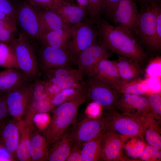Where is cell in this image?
<instances>
[{
  "label": "cell",
  "mask_w": 161,
  "mask_h": 161,
  "mask_svg": "<svg viewBox=\"0 0 161 161\" xmlns=\"http://www.w3.org/2000/svg\"><path fill=\"white\" fill-rule=\"evenodd\" d=\"M96 24L99 40L112 52L130 58L140 64L148 60V54L127 29L113 26L102 18Z\"/></svg>",
  "instance_id": "1"
},
{
  "label": "cell",
  "mask_w": 161,
  "mask_h": 161,
  "mask_svg": "<svg viewBox=\"0 0 161 161\" xmlns=\"http://www.w3.org/2000/svg\"><path fill=\"white\" fill-rule=\"evenodd\" d=\"M86 99L85 92L57 106L50 123L43 131L49 147L56 141L73 123L79 106Z\"/></svg>",
  "instance_id": "2"
},
{
  "label": "cell",
  "mask_w": 161,
  "mask_h": 161,
  "mask_svg": "<svg viewBox=\"0 0 161 161\" xmlns=\"http://www.w3.org/2000/svg\"><path fill=\"white\" fill-rule=\"evenodd\" d=\"M9 44L14 50L21 71L30 81L39 79L41 74L35 44L21 33Z\"/></svg>",
  "instance_id": "3"
},
{
  "label": "cell",
  "mask_w": 161,
  "mask_h": 161,
  "mask_svg": "<svg viewBox=\"0 0 161 161\" xmlns=\"http://www.w3.org/2000/svg\"><path fill=\"white\" fill-rule=\"evenodd\" d=\"M103 115L104 130L112 131L122 137H142L145 132L143 117L118 112L107 110Z\"/></svg>",
  "instance_id": "4"
},
{
  "label": "cell",
  "mask_w": 161,
  "mask_h": 161,
  "mask_svg": "<svg viewBox=\"0 0 161 161\" xmlns=\"http://www.w3.org/2000/svg\"><path fill=\"white\" fill-rule=\"evenodd\" d=\"M84 81L86 98L106 110L114 109L121 93L114 87L93 77Z\"/></svg>",
  "instance_id": "5"
},
{
  "label": "cell",
  "mask_w": 161,
  "mask_h": 161,
  "mask_svg": "<svg viewBox=\"0 0 161 161\" xmlns=\"http://www.w3.org/2000/svg\"><path fill=\"white\" fill-rule=\"evenodd\" d=\"M15 6L16 22L21 33L35 44L40 34L38 10L26 0L17 2Z\"/></svg>",
  "instance_id": "6"
},
{
  "label": "cell",
  "mask_w": 161,
  "mask_h": 161,
  "mask_svg": "<svg viewBox=\"0 0 161 161\" xmlns=\"http://www.w3.org/2000/svg\"><path fill=\"white\" fill-rule=\"evenodd\" d=\"M158 2H159L152 0L146 5L140 7L137 23L136 38L143 48L144 47L150 52L151 51L156 31L155 8Z\"/></svg>",
  "instance_id": "7"
},
{
  "label": "cell",
  "mask_w": 161,
  "mask_h": 161,
  "mask_svg": "<svg viewBox=\"0 0 161 161\" xmlns=\"http://www.w3.org/2000/svg\"><path fill=\"white\" fill-rule=\"evenodd\" d=\"M95 25L88 18L75 25L67 49L74 59L79 53L98 40Z\"/></svg>",
  "instance_id": "8"
},
{
  "label": "cell",
  "mask_w": 161,
  "mask_h": 161,
  "mask_svg": "<svg viewBox=\"0 0 161 161\" xmlns=\"http://www.w3.org/2000/svg\"><path fill=\"white\" fill-rule=\"evenodd\" d=\"M34 81L24 83L6 93V102L9 115L20 120L32 99Z\"/></svg>",
  "instance_id": "9"
},
{
  "label": "cell",
  "mask_w": 161,
  "mask_h": 161,
  "mask_svg": "<svg viewBox=\"0 0 161 161\" xmlns=\"http://www.w3.org/2000/svg\"><path fill=\"white\" fill-rule=\"evenodd\" d=\"M39 69L41 73L69 66L74 58L67 49L41 45L37 50Z\"/></svg>",
  "instance_id": "10"
},
{
  "label": "cell",
  "mask_w": 161,
  "mask_h": 161,
  "mask_svg": "<svg viewBox=\"0 0 161 161\" xmlns=\"http://www.w3.org/2000/svg\"><path fill=\"white\" fill-rule=\"evenodd\" d=\"M42 75L45 83L54 85L61 91L84 84L83 74L78 69L69 66L48 71Z\"/></svg>",
  "instance_id": "11"
},
{
  "label": "cell",
  "mask_w": 161,
  "mask_h": 161,
  "mask_svg": "<svg viewBox=\"0 0 161 161\" xmlns=\"http://www.w3.org/2000/svg\"><path fill=\"white\" fill-rule=\"evenodd\" d=\"M112 53L98 39L93 44L79 53L74 58V62L83 75L88 76L100 60L109 58Z\"/></svg>",
  "instance_id": "12"
},
{
  "label": "cell",
  "mask_w": 161,
  "mask_h": 161,
  "mask_svg": "<svg viewBox=\"0 0 161 161\" xmlns=\"http://www.w3.org/2000/svg\"><path fill=\"white\" fill-rule=\"evenodd\" d=\"M104 129V120L102 114L97 117H88L84 119L72 131V147L80 148L84 144L103 133Z\"/></svg>",
  "instance_id": "13"
},
{
  "label": "cell",
  "mask_w": 161,
  "mask_h": 161,
  "mask_svg": "<svg viewBox=\"0 0 161 161\" xmlns=\"http://www.w3.org/2000/svg\"><path fill=\"white\" fill-rule=\"evenodd\" d=\"M139 14L136 3L134 0H120L112 20L115 26L126 29L136 38Z\"/></svg>",
  "instance_id": "14"
},
{
  "label": "cell",
  "mask_w": 161,
  "mask_h": 161,
  "mask_svg": "<svg viewBox=\"0 0 161 161\" xmlns=\"http://www.w3.org/2000/svg\"><path fill=\"white\" fill-rule=\"evenodd\" d=\"M121 113L143 117L151 112L146 97L121 93L114 109Z\"/></svg>",
  "instance_id": "15"
},
{
  "label": "cell",
  "mask_w": 161,
  "mask_h": 161,
  "mask_svg": "<svg viewBox=\"0 0 161 161\" xmlns=\"http://www.w3.org/2000/svg\"><path fill=\"white\" fill-rule=\"evenodd\" d=\"M122 137L109 131L104 130L101 141L100 160L127 161L122 150Z\"/></svg>",
  "instance_id": "16"
},
{
  "label": "cell",
  "mask_w": 161,
  "mask_h": 161,
  "mask_svg": "<svg viewBox=\"0 0 161 161\" xmlns=\"http://www.w3.org/2000/svg\"><path fill=\"white\" fill-rule=\"evenodd\" d=\"M93 77L112 86L120 92L122 82L114 61L108 58L100 60L87 76Z\"/></svg>",
  "instance_id": "17"
},
{
  "label": "cell",
  "mask_w": 161,
  "mask_h": 161,
  "mask_svg": "<svg viewBox=\"0 0 161 161\" xmlns=\"http://www.w3.org/2000/svg\"><path fill=\"white\" fill-rule=\"evenodd\" d=\"M75 25H67L57 30L41 34L38 41L41 45L67 49Z\"/></svg>",
  "instance_id": "18"
},
{
  "label": "cell",
  "mask_w": 161,
  "mask_h": 161,
  "mask_svg": "<svg viewBox=\"0 0 161 161\" xmlns=\"http://www.w3.org/2000/svg\"><path fill=\"white\" fill-rule=\"evenodd\" d=\"M114 61L122 82V86L126 83L142 79V68L140 64L134 60L118 56L117 59Z\"/></svg>",
  "instance_id": "19"
},
{
  "label": "cell",
  "mask_w": 161,
  "mask_h": 161,
  "mask_svg": "<svg viewBox=\"0 0 161 161\" xmlns=\"http://www.w3.org/2000/svg\"><path fill=\"white\" fill-rule=\"evenodd\" d=\"M55 12L63 22L68 25H75L83 22L88 15L87 9L62 0L58 3Z\"/></svg>",
  "instance_id": "20"
},
{
  "label": "cell",
  "mask_w": 161,
  "mask_h": 161,
  "mask_svg": "<svg viewBox=\"0 0 161 161\" xmlns=\"http://www.w3.org/2000/svg\"><path fill=\"white\" fill-rule=\"evenodd\" d=\"M19 121L13 118L7 120L0 128V141L16 159L19 140Z\"/></svg>",
  "instance_id": "21"
},
{
  "label": "cell",
  "mask_w": 161,
  "mask_h": 161,
  "mask_svg": "<svg viewBox=\"0 0 161 161\" xmlns=\"http://www.w3.org/2000/svg\"><path fill=\"white\" fill-rule=\"evenodd\" d=\"M54 107L51 103L50 97L47 93L33 91L31 100L23 119L31 123L36 114L48 113Z\"/></svg>",
  "instance_id": "22"
},
{
  "label": "cell",
  "mask_w": 161,
  "mask_h": 161,
  "mask_svg": "<svg viewBox=\"0 0 161 161\" xmlns=\"http://www.w3.org/2000/svg\"><path fill=\"white\" fill-rule=\"evenodd\" d=\"M72 132H66L52 145L47 161H64L71 152L73 144Z\"/></svg>",
  "instance_id": "23"
},
{
  "label": "cell",
  "mask_w": 161,
  "mask_h": 161,
  "mask_svg": "<svg viewBox=\"0 0 161 161\" xmlns=\"http://www.w3.org/2000/svg\"><path fill=\"white\" fill-rule=\"evenodd\" d=\"M19 140L16 153V160L20 161H31L29 149L32 133L35 128L23 119L19 120Z\"/></svg>",
  "instance_id": "24"
},
{
  "label": "cell",
  "mask_w": 161,
  "mask_h": 161,
  "mask_svg": "<svg viewBox=\"0 0 161 161\" xmlns=\"http://www.w3.org/2000/svg\"><path fill=\"white\" fill-rule=\"evenodd\" d=\"M49 146L45 136L35 128L31 134L29 154L31 161H47Z\"/></svg>",
  "instance_id": "25"
},
{
  "label": "cell",
  "mask_w": 161,
  "mask_h": 161,
  "mask_svg": "<svg viewBox=\"0 0 161 161\" xmlns=\"http://www.w3.org/2000/svg\"><path fill=\"white\" fill-rule=\"evenodd\" d=\"M30 81L19 69H6L0 71V94L7 93Z\"/></svg>",
  "instance_id": "26"
},
{
  "label": "cell",
  "mask_w": 161,
  "mask_h": 161,
  "mask_svg": "<svg viewBox=\"0 0 161 161\" xmlns=\"http://www.w3.org/2000/svg\"><path fill=\"white\" fill-rule=\"evenodd\" d=\"M38 10L40 27V35L68 25L63 22L55 11L49 9Z\"/></svg>",
  "instance_id": "27"
},
{
  "label": "cell",
  "mask_w": 161,
  "mask_h": 161,
  "mask_svg": "<svg viewBox=\"0 0 161 161\" xmlns=\"http://www.w3.org/2000/svg\"><path fill=\"white\" fill-rule=\"evenodd\" d=\"M160 121L152 114L150 113L143 118L145 138L147 143L161 150L160 130L157 122Z\"/></svg>",
  "instance_id": "28"
},
{
  "label": "cell",
  "mask_w": 161,
  "mask_h": 161,
  "mask_svg": "<svg viewBox=\"0 0 161 161\" xmlns=\"http://www.w3.org/2000/svg\"><path fill=\"white\" fill-rule=\"evenodd\" d=\"M103 133L86 143L81 147L82 161H100L101 141Z\"/></svg>",
  "instance_id": "29"
},
{
  "label": "cell",
  "mask_w": 161,
  "mask_h": 161,
  "mask_svg": "<svg viewBox=\"0 0 161 161\" xmlns=\"http://www.w3.org/2000/svg\"><path fill=\"white\" fill-rule=\"evenodd\" d=\"M84 92V84L76 87L64 89L51 97V102L55 107L71 100Z\"/></svg>",
  "instance_id": "30"
},
{
  "label": "cell",
  "mask_w": 161,
  "mask_h": 161,
  "mask_svg": "<svg viewBox=\"0 0 161 161\" xmlns=\"http://www.w3.org/2000/svg\"><path fill=\"white\" fill-rule=\"evenodd\" d=\"M0 66L5 69H19L14 52L10 44L0 43Z\"/></svg>",
  "instance_id": "31"
},
{
  "label": "cell",
  "mask_w": 161,
  "mask_h": 161,
  "mask_svg": "<svg viewBox=\"0 0 161 161\" xmlns=\"http://www.w3.org/2000/svg\"><path fill=\"white\" fill-rule=\"evenodd\" d=\"M16 23L11 19H0V43L9 44L16 37Z\"/></svg>",
  "instance_id": "32"
},
{
  "label": "cell",
  "mask_w": 161,
  "mask_h": 161,
  "mask_svg": "<svg viewBox=\"0 0 161 161\" xmlns=\"http://www.w3.org/2000/svg\"><path fill=\"white\" fill-rule=\"evenodd\" d=\"M148 86L143 80L124 83L120 90L121 93L142 95L148 91Z\"/></svg>",
  "instance_id": "33"
},
{
  "label": "cell",
  "mask_w": 161,
  "mask_h": 161,
  "mask_svg": "<svg viewBox=\"0 0 161 161\" xmlns=\"http://www.w3.org/2000/svg\"><path fill=\"white\" fill-rule=\"evenodd\" d=\"M155 13L156 27L151 52L157 53L160 52L161 50V6L160 2H158L156 4Z\"/></svg>",
  "instance_id": "34"
},
{
  "label": "cell",
  "mask_w": 161,
  "mask_h": 161,
  "mask_svg": "<svg viewBox=\"0 0 161 161\" xmlns=\"http://www.w3.org/2000/svg\"><path fill=\"white\" fill-rule=\"evenodd\" d=\"M103 0H89L88 18L96 24L103 13Z\"/></svg>",
  "instance_id": "35"
},
{
  "label": "cell",
  "mask_w": 161,
  "mask_h": 161,
  "mask_svg": "<svg viewBox=\"0 0 161 161\" xmlns=\"http://www.w3.org/2000/svg\"><path fill=\"white\" fill-rule=\"evenodd\" d=\"M51 120L48 113H38L36 114L32 119L34 127L39 131H43L49 125Z\"/></svg>",
  "instance_id": "36"
},
{
  "label": "cell",
  "mask_w": 161,
  "mask_h": 161,
  "mask_svg": "<svg viewBox=\"0 0 161 161\" xmlns=\"http://www.w3.org/2000/svg\"><path fill=\"white\" fill-rule=\"evenodd\" d=\"M151 112L159 120L161 117V93L150 95L147 97Z\"/></svg>",
  "instance_id": "37"
},
{
  "label": "cell",
  "mask_w": 161,
  "mask_h": 161,
  "mask_svg": "<svg viewBox=\"0 0 161 161\" xmlns=\"http://www.w3.org/2000/svg\"><path fill=\"white\" fill-rule=\"evenodd\" d=\"M142 161H160L161 158L160 150L149 145L145 147L140 157Z\"/></svg>",
  "instance_id": "38"
},
{
  "label": "cell",
  "mask_w": 161,
  "mask_h": 161,
  "mask_svg": "<svg viewBox=\"0 0 161 161\" xmlns=\"http://www.w3.org/2000/svg\"><path fill=\"white\" fill-rule=\"evenodd\" d=\"M37 10L49 9L55 11L58 3L55 0H26Z\"/></svg>",
  "instance_id": "39"
},
{
  "label": "cell",
  "mask_w": 161,
  "mask_h": 161,
  "mask_svg": "<svg viewBox=\"0 0 161 161\" xmlns=\"http://www.w3.org/2000/svg\"><path fill=\"white\" fill-rule=\"evenodd\" d=\"M120 0H103V13L106 17L112 20Z\"/></svg>",
  "instance_id": "40"
},
{
  "label": "cell",
  "mask_w": 161,
  "mask_h": 161,
  "mask_svg": "<svg viewBox=\"0 0 161 161\" xmlns=\"http://www.w3.org/2000/svg\"><path fill=\"white\" fill-rule=\"evenodd\" d=\"M144 148L143 143L139 141L137 142L134 147L127 146L125 148L128 157L131 159H135L140 157Z\"/></svg>",
  "instance_id": "41"
},
{
  "label": "cell",
  "mask_w": 161,
  "mask_h": 161,
  "mask_svg": "<svg viewBox=\"0 0 161 161\" xmlns=\"http://www.w3.org/2000/svg\"><path fill=\"white\" fill-rule=\"evenodd\" d=\"M0 11L16 21L15 5L10 0H0Z\"/></svg>",
  "instance_id": "42"
},
{
  "label": "cell",
  "mask_w": 161,
  "mask_h": 161,
  "mask_svg": "<svg viewBox=\"0 0 161 161\" xmlns=\"http://www.w3.org/2000/svg\"><path fill=\"white\" fill-rule=\"evenodd\" d=\"M6 93L0 94V128L8 120L9 115L6 102Z\"/></svg>",
  "instance_id": "43"
},
{
  "label": "cell",
  "mask_w": 161,
  "mask_h": 161,
  "mask_svg": "<svg viewBox=\"0 0 161 161\" xmlns=\"http://www.w3.org/2000/svg\"><path fill=\"white\" fill-rule=\"evenodd\" d=\"M102 107L96 103L92 102L87 108L86 113L88 117L91 118H96L101 115Z\"/></svg>",
  "instance_id": "44"
},
{
  "label": "cell",
  "mask_w": 161,
  "mask_h": 161,
  "mask_svg": "<svg viewBox=\"0 0 161 161\" xmlns=\"http://www.w3.org/2000/svg\"><path fill=\"white\" fill-rule=\"evenodd\" d=\"M16 159L0 141V161H14Z\"/></svg>",
  "instance_id": "45"
},
{
  "label": "cell",
  "mask_w": 161,
  "mask_h": 161,
  "mask_svg": "<svg viewBox=\"0 0 161 161\" xmlns=\"http://www.w3.org/2000/svg\"><path fill=\"white\" fill-rule=\"evenodd\" d=\"M66 161H82L80 148L76 147H72L71 152Z\"/></svg>",
  "instance_id": "46"
},
{
  "label": "cell",
  "mask_w": 161,
  "mask_h": 161,
  "mask_svg": "<svg viewBox=\"0 0 161 161\" xmlns=\"http://www.w3.org/2000/svg\"><path fill=\"white\" fill-rule=\"evenodd\" d=\"M78 5L81 7L87 9L89 4V0H76Z\"/></svg>",
  "instance_id": "47"
},
{
  "label": "cell",
  "mask_w": 161,
  "mask_h": 161,
  "mask_svg": "<svg viewBox=\"0 0 161 161\" xmlns=\"http://www.w3.org/2000/svg\"><path fill=\"white\" fill-rule=\"evenodd\" d=\"M136 3L139 4L140 7L149 3L152 0H134Z\"/></svg>",
  "instance_id": "48"
},
{
  "label": "cell",
  "mask_w": 161,
  "mask_h": 161,
  "mask_svg": "<svg viewBox=\"0 0 161 161\" xmlns=\"http://www.w3.org/2000/svg\"><path fill=\"white\" fill-rule=\"evenodd\" d=\"M11 19L14 20L10 16L0 11V19ZM14 21H15V20Z\"/></svg>",
  "instance_id": "49"
},
{
  "label": "cell",
  "mask_w": 161,
  "mask_h": 161,
  "mask_svg": "<svg viewBox=\"0 0 161 161\" xmlns=\"http://www.w3.org/2000/svg\"><path fill=\"white\" fill-rule=\"evenodd\" d=\"M65 2L71 4H75V0H62Z\"/></svg>",
  "instance_id": "50"
},
{
  "label": "cell",
  "mask_w": 161,
  "mask_h": 161,
  "mask_svg": "<svg viewBox=\"0 0 161 161\" xmlns=\"http://www.w3.org/2000/svg\"><path fill=\"white\" fill-rule=\"evenodd\" d=\"M55 0L58 3L62 1V0Z\"/></svg>",
  "instance_id": "51"
},
{
  "label": "cell",
  "mask_w": 161,
  "mask_h": 161,
  "mask_svg": "<svg viewBox=\"0 0 161 161\" xmlns=\"http://www.w3.org/2000/svg\"><path fill=\"white\" fill-rule=\"evenodd\" d=\"M156 0L157 1H159L160 2H161V0Z\"/></svg>",
  "instance_id": "52"
},
{
  "label": "cell",
  "mask_w": 161,
  "mask_h": 161,
  "mask_svg": "<svg viewBox=\"0 0 161 161\" xmlns=\"http://www.w3.org/2000/svg\"><path fill=\"white\" fill-rule=\"evenodd\" d=\"M10 0V1H11V0Z\"/></svg>",
  "instance_id": "53"
}]
</instances>
